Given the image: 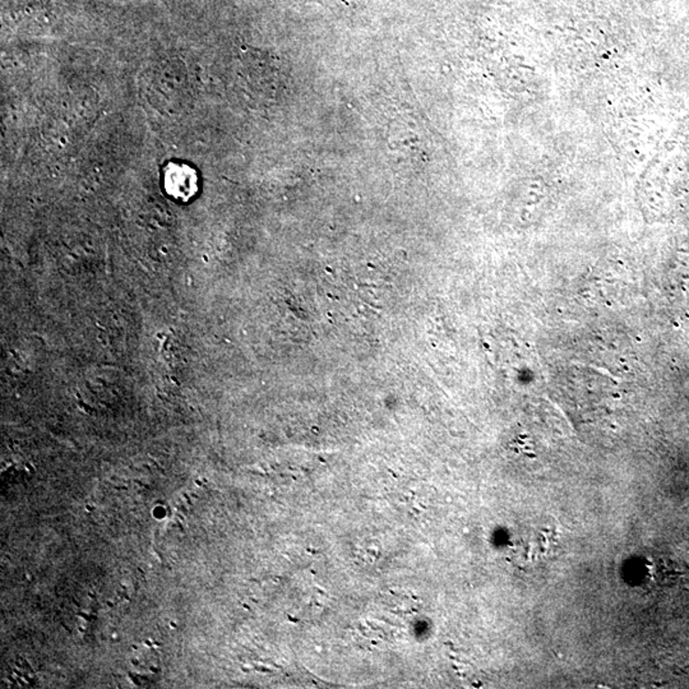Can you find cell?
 <instances>
[{"mask_svg":"<svg viewBox=\"0 0 689 689\" xmlns=\"http://www.w3.org/2000/svg\"><path fill=\"white\" fill-rule=\"evenodd\" d=\"M165 186L174 198L182 200L191 199L197 193L196 172L188 166L171 165L165 175Z\"/></svg>","mask_w":689,"mask_h":689,"instance_id":"1","label":"cell"}]
</instances>
